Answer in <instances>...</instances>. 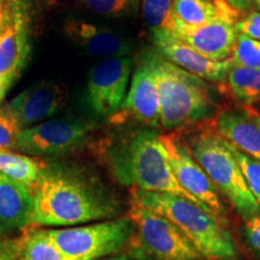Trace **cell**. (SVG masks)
<instances>
[{
	"label": "cell",
	"instance_id": "1",
	"mask_svg": "<svg viewBox=\"0 0 260 260\" xmlns=\"http://www.w3.org/2000/svg\"><path fill=\"white\" fill-rule=\"evenodd\" d=\"M121 205L102 182L84 171L44 167L32 188L30 226L69 228L115 219Z\"/></svg>",
	"mask_w": 260,
	"mask_h": 260
},
{
	"label": "cell",
	"instance_id": "2",
	"mask_svg": "<svg viewBox=\"0 0 260 260\" xmlns=\"http://www.w3.org/2000/svg\"><path fill=\"white\" fill-rule=\"evenodd\" d=\"M107 161L123 184L138 190L175 194L199 204L178 184L161 135L153 130L140 129L118 140L110 146Z\"/></svg>",
	"mask_w": 260,
	"mask_h": 260
},
{
	"label": "cell",
	"instance_id": "3",
	"mask_svg": "<svg viewBox=\"0 0 260 260\" xmlns=\"http://www.w3.org/2000/svg\"><path fill=\"white\" fill-rule=\"evenodd\" d=\"M133 199L176 225L206 260H239L232 234L218 217L183 197L134 190Z\"/></svg>",
	"mask_w": 260,
	"mask_h": 260
},
{
	"label": "cell",
	"instance_id": "4",
	"mask_svg": "<svg viewBox=\"0 0 260 260\" xmlns=\"http://www.w3.org/2000/svg\"><path fill=\"white\" fill-rule=\"evenodd\" d=\"M148 52L158 83L162 128H187L214 118L218 111L210 83L182 70L155 51Z\"/></svg>",
	"mask_w": 260,
	"mask_h": 260
},
{
	"label": "cell",
	"instance_id": "5",
	"mask_svg": "<svg viewBox=\"0 0 260 260\" xmlns=\"http://www.w3.org/2000/svg\"><path fill=\"white\" fill-rule=\"evenodd\" d=\"M186 142L195 160L199 162L219 193L230 201L243 222L260 212L259 204L247 186L229 144L220 138L213 126H200Z\"/></svg>",
	"mask_w": 260,
	"mask_h": 260
},
{
	"label": "cell",
	"instance_id": "6",
	"mask_svg": "<svg viewBox=\"0 0 260 260\" xmlns=\"http://www.w3.org/2000/svg\"><path fill=\"white\" fill-rule=\"evenodd\" d=\"M134 223L128 254L136 260H203L204 258L174 223L134 199L129 211Z\"/></svg>",
	"mask_w": 260,
	"mask_h": 260
},
{
	"label": "cell",
	"instance_id": "7",
	"mask_svg": "<svg viewBox=\"0 0 260 260\" xmlns=\"http://www.w3.org/2000/svg\"><path fill=\"white\" fill-rule=\"evenodd\" d=\"M134 223L129 217L83 225L47 229L48 235L69 260H100L128 247Z\"/></svg>",
	"mask_w": 260,
	"mask_h": 260
},
{
	"label": "cell",
	"instance_id": "8",
	"mask_svg": "<svg viewBox=\"0 0 260 260\" xmlns=\"http://www.w3.org/2000/svg\"><path fill=\"white\" fill-rule=\"evenodd\" d=\"M132 68V56H123L103 58L90 69L86 103L96 117L111 118L121 111L128 93Z\"/></svg>",
	"mask_w": 260,
	"mask_h": 260
},
{
	"label": "cell",
	"instance_id": "9",
	"mask_svg": "<svg viewBox=\"0 0 260 260\" xmlns=\"http://www.w3.org/2000/svg\"><path fill=\"white\" fill-rule=\"evenodd\" d=\"M161 140L167 147L172 172L178 184L201 206L226 224L225 207L220 200L219 191L194 159L187 142L178 133L162 134Z\"/></svg>",
	"mask_w": 260,
	"mask_h": 260
},
{
	"label": "cell",
	"instance_id": "10",
	"mask_svg": "<svg viewBox=\"0 0 260 260\" xmlns=\"http://www.w3.org/2000/svg\"><path fill=\"white\" fill-rule=\"evenodd\" d=\"M94 125L76 118H58L21 130L16 149L28 155H63L80 148Z\"/></svg>",
	"mask_w": 260,
	"mask_h": 260
},
{
	"label": "cell",
	"instance_id": "11",
	"mask_svg": "<svg viewBox=\"0 0 260 260\" xmlns=\"http://www.w3.org/2000/svg\"><path fill=\"white\" fill-rule=\"evenodd\" d=\"M68 100V88L53 81L31 84L12 98L0 112L8 116L21 130L46 122L63 109Z\"/></svg>",
	"mask_w": 260,
	"mask_h": 260
},
{
	"label": "cell",
	"instance_id": "12",
	"mask_svg": "<svg viewBox=\"0 0 260 260\" xmlns=\"http://www.w3.org/2000/svg\"><path fill=\"white\" fill-rule=\"evenodd\" d=\"M110 119L112 123L134 119L149 128L160 125V98L149 52L140 58L121 111Z\"/></svg>",
	"mask_w": 260,
	"mask_h": 260
},
{
	"label": "cell",
	"instance_id": "13",
	"mask_svg": "<svg viewBox=\"0 0 260 260\" xmlns=\"http://www.w3.org/2000/svg\"><path fill=\"white\" fill-rule=\"evenodd\" d=\"M151 32L154 51L164 59L207 82H226L233 58L222 61L209 59L184 42L178 40L170 31L154 30Z\"/></svg>",
	"mask_w": 260,
	"mask_h": 260
},
{
	"label": "cell",
	"instance_id": "14",
	"mask_svg": "<svg viewBox=\"0 0 260 260\" xmlns=\"http://www.w3.org/2000/svg\"><path fill=\"white\" fill-rule=\"evenodd\" d=\"M30 53L28 14L22 0H14L12 12L0 31V75L9 83L21 75Z\"/></svg>",
	"mask_w": 260,
	"mask_h": 260
},
{
	"label": "cell",
	"instance_id": "15",
	"mask_svg": "<svg viewBox=\"0 0 260 260\" xmlns=\"http://www.w3.org/2000/svg\"><path fill=\"white\" fill-rule=\"evenodd\" d=\"M213 128L220 138L260 161V112L255 106L239 105L217 112Z\"/></svg>",
	"mask_w": 260,
	"mask_h": 260
},
{
	"label": "cell",
	"instance_id": "16",
	"mask_svg": "<svg viewBox=\"0 0 260 260\" xmlns=\"http://www.w3.org/2000/svg\"><path fill=\"white\" fill-rule=\"evenodd\" d=\"M64 32L75 46L89 56L123 57L130 56L134 50L133 41L122 32L80 19L65 22Z\"/></svg>",
	"mask_w": 260,
	"mask_h": 260
},
{
	"label": "cell",
	"instance_id": "17",
	"mask_svg": "<svg viewBox=\"0 0 260 260\" xmlns=\"http://www.w3.org/2000/svg\"><path fill=\"white\" fill-rule=\"evenodd\" d=\"M172 34L200 54L212 60L232 58L237 34L235 24L212 22L203 25H186L178 22Z\"/></svg>",
	"mask_w": 260,
	"mask_h": 260
},
{
	"label": "cell",
	"instance_id": "18",
	"mask_svg": "<svg viewBox=\"0 0 260 260\" xmlns=\"http://www.w3.org/2000/svg\"><path fill=\"white\" fill-rule=\"evenodd\" d=\"M31 213L32 190L0 172V234L28 229Z\"/></svg>",
	"mask_w": 260,
	"mask_h": 260
},
{
	"label": "cell",
	"instance_id": "19",
	"mask_svg": "<svg viewBox=\"0 0 260 260\" xmlns=\"http://www.w3.org/2000/svg\"><path fill=\"white\" fill-rule=\"evenodd\" d=\"M174 14L178 22L186 25L212 22L236 24L242 15L224 0H174Z\"/></svg>",
	"mask_w": 260,
	"mask_h": 260
},
{
	"label": "cell",
	"instance_id": "20",
	"mask_svg": "<svg viewBox=\"0 0 260 260\" xmlns=\"http://www.w3.org/2000/svg\"><path fill=\"white\" fill-rule=\"evenodd\" d=\"M17 260H69L56 242L48 235L47 229L28 228L17 241Z\"/></svg>",
	"mask_w": 260,
	"mask_h": 260
},
{
	"label": "cell",
	"instance_id": "21",
	"mask_svg": "<svg viewBox=\"0 0 260 260\" xmlns=\"http://www.w3.org/2000/svg\"><path fill=\"white\" fill-rule=\"evenodd\" d=\"M44 167L40 161L27 154L0 147V172L31 190L37 184Z\"/></svg>",
	"mask_w": 260,
	"mask_h": 260
},
{
	"label": "cell",
	"instance_id": "22",
	"mask_svg": "<svg viewBox=\"0 0 260 260\" xmlns=\"http://www.w3.org/2000/svg\"><path fill=\"white\" fill-rule=\"evenodd\" d=\"M233 96L241 105L254 106L260 102V70L234 63L226 76Z\"/></svg>",
	"mask_w": 260,
	"mask_h": 260
},
{
	"label": "cell",
	"instance_id": "23",
	"mask_svg": "<svg viewBox=\"0 0 260 260\" xmlns=\"http://www.w3.org/2000/svg\"><path fill=\"white\" fill-rule=\"evenodd\" d=\"M140 6L144 21L151 31L176 30L178 21L174 14V0H141Z\"/></svg>",
	"mask_w": 260,
	"mask_h": 260
},
{
	"label": "cell",
	"instance_id": "24",
	"mask_svg": "<svg viewBox=\"0 0 260 260\" xmlns=\"http://www.w3.org/2000/svg\"><path fill=\"white\" fill-rule=\"evenodd\" d=\"M89 11L107 18L133 17L141 0H80Z\"/></svg>",
	"mask_w": 260,
	"mask_h": 260
},
{
	"label": "cell",
	"instance_id": "25",
	"mask_svg": "<svg viewBox=\"0 0 260 260\" xmlns=\"http://www.w3.org/2000/svg\"><path fill=\"white\" fill-rule=\"evenodd\" d=\"M232 58L234 63L260 70V40L239 32L234 45Z\"/></svg>",
	"mask_w": 260,
	"mask_h": 260
},
{
	"label": "cell",
	"instance_id": "26",
	"mask_svg": "<svg viewBox=\"0 0 260 260\" xmlns=\"http://www.w3.org/2000/svg\"><path fill=\"white\" fill-rule=\"evenodd\" d=\"M229 147L232 153L234 154V157H235L237 162H239L247 186H248L249 190H251L253 197H254L256 203L260 206V161L249 157V155L242 153L241 151L236 149L230 144Z\"/></svg>",
	"mask_w": 260,
	"mask_h": 260
},
{
	"label": "cell",
	"instance_id": "27",
	"mask_svg": "<svg viewBox=\"0 0 260 260\" xmlns=\"http://www.w3.org/2000/svg\"><path fill=\"white\" fill-rule=\"evenodd\" d=\"M242 240L247 249L260 259V212L243 224Z\"/></svg>",
	"mask_w": 260,
	"mask_h": 260
},
{
	"label": "cell",
	"instance_id": "28",
	"mask_svg": "<svg viewBox=\"0 0 260 260\" xmlns=\"http://www.w3.org/2000/svg\"><path fill=\"white\" fill-rule=\"evenodd\" d=\"M19 133L21 129L15 124V122L0 112V147L9 149L16 148Z\"/></svg>",
	"mask_w": 260,
	"mask_h": 260
},
{
	"label": "cell",
	"instance_id": "29",
	"mask_svg": "<svg viewBox=\"0 0 260 260\" xmlns=\"http://www.w3.org/2000/svg\"><path fill=\"white\" fill-rule=\"evenodd\" d=\"M240 34L260 40V11H251L239 19L235 24Z\"/></svg>",
	"mask_w": 260,
	"mask_h": 260
},
{
	"label": "cell",
	"instance_id": "30",
	"mask_svg": "<svg viewBox=\"0 0 260 260\" xmlns=\"http://www.w3.org/2000/svg\"><path fill=\"white\" fill-rule=\"evenodd\" d=\"M0 260H17V242L0 237Z\"/></svg>",
	"mask_w": 260,
	"mask_h": 260
},
{
	"label": "cell",
	"instance_id": "31",
	"mask_svg": "<svg viewBox=\"0 0 260 260\" xmlns=\"http://www.w3.org/2000/svg\"><path fill=\"white\" fill-rule=\"evenodd\" d=\"M14 0H0V31L8 24L12 12Z\"/></svg>",
	"mask_w": 260,
	"mask_h": 260
},
{
	"label": "cell",
	"instance_id": "32",
	"mask_svg": "<svg viewBox=\"0 0 260 260\" xmlns=\"http://www.w3.org/2000/svg\"><path fill=\"white\" fill-rule=\"evenodd\" d=\"M228 3L233 9H235L239 12H247L254 4V0H224Z\"/></svg>",
	"mask_w": 260,
	"mask_h": 260
},
{
	"label": "cell",
	"instance_id": "33",
	"mask_svg": "<svg viewBox=\"0 0 260 260\" xmlns=\"http://www.w3.org/2000/svg\"><path fill=\"white\" fill-rule=\"evenodd\" d=\"M10 86H11V84H10L8 81L0 80V103H2L3 99H4L5 94L8 92Z\"/></svg>",
	"mask_w": 260,
	"mask_h": 260
},
{
	"label": "cell",
	"instance_id": "34",
	"mask_svg": "<svg viewBox=\"0 0 260 260\" xmlns=\"http://www.w3.org/2000/svg\"><path fill=\"white\" fill-rule=\"evenodd\" d=\"M100 260H136L134 258H132L129 254H119V255H112L109 256V258H104Z\"/></svg>",
	"mask_w": 260,
	"mask_h": 260
},
{
	"label": "cell",
	"instance_id": "35",
	"mask_svg": "<svg viewBox=\"0 0 260 260\" xmlns=\"http://www.w3.org/2000/svg\"><path fill=\"white\" fill-rule=\"evenodd\" d=\"M254 4H255L256 8L260 10V0H254Z\"/></svg>",
	"mask_w": 260,
	"mask_h": 260
},
{
	"label": "cell",
	"instance_id": "36",
	"mask_svg": "<svg viewBox=\"0 0 260 260\" xmlns=\"http://www.w3.org/2000/svg\"><path fill=\"white\" fill-rule=\"evenodd\" d=\"M255 109H256V110H258V111H259V112H260V102H259V103H258V104H256V106H255Z\"/></svg>",
	"mask_w": 260,
	"mask_h": 260
},
{
	"label": "cell",
	"instance_id": "37",
	"mask_svg": "<svg viewBox=\"0 0 260 260\" xmlns=\"http://www.w3.org/2000/svg\"><path fill=\"white\" fill-rule=\"evenodd\" d=\"M0 80H4V79H3V77H2V75H0ZM10 84H11V83H10Z\"/></svg>",
	"mask_w": 260,
	"mask_h": 260
}]
</instances>
